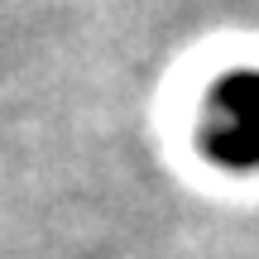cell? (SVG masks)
<instances>
[{
    "label": "cell",
    "mask_w": 259,
    "mask_h": 259,
    "mask_svg": "<svg viewBox=\"0 0 259 259\" xmlns=\"http://www.w3.org/2000/svg\"><path fill=\"white\" fill-rule=\"evenodd\" d=\"M202 154L221 168L254 173L259 168V72H226L206 92L202 111Z\"/></svg>",
    "instance_id": "6da1fadb"
}]
</instances>
